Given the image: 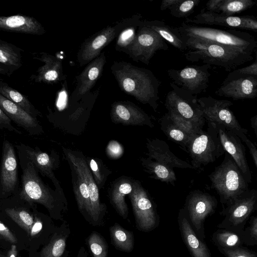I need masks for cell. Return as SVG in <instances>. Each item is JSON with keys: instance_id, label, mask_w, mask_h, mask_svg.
I'll use <instances>...</instances> for the list:
<instances>
[{"instance_id": "obj_4", "label": "cell", "mask_w": 257, "mask_h": 257, "mask_svg": "<svg viewBox=\"0 0 257 257\" xmlns=\"http://www.w3.org/2000/svg\"><path fill=\"white\" fill-rule=\"evenodd\" d=\"M224 154L221 163L208 176L210 188L218 194L223 209L249 190L248 184L235 162L227 153Z\"/></svg>"}, {"instance_id": "obj_49", "label": "cell", "mask_w": 257, "mask_h": 257, "mask_svg": "<svg viewBox=\"0 0 257 257\" xmlns=\"http://www.w3.org/2000/svg\"><path fill=\"white\" fill-rule=\"evenodd\" d=\"M0 236L12 243H18V239L14 233L0 220Z\"/></svg>"}, {"instance_id": "obj_46", "label": "cell", "mask_w": 257, "mask_h": 257, "mask_svg": "<svg viewBox=\"0 0 257 257\" xmlns=\"http://www.w3.org/2000/svg\"><path fill=\"white\" fill-rule=\"evenodd\" d=\"M0 129L7 130L18 135H22V132L12 124V120L0 108Z\"/></svg>"}, {"instance_id": "obj_57", "label": "cell", "mask_w": 257, "mask_h": 257, "mask_svg": "<svg viewBox=\"0 0 257 257\" xmlns=\"http://www.w3.org/2000/svg\"><path fill=\"white\" fill-rule=\"evenodd\" d=\"M0 257H8V256H5L4 255H3V254L1 253H0Z\"/></svg>"}, {"instance_id": "obj_53", "label": "cell", "mask_w": 257, "mask_h": 257, "mask_svg": "<svg viewBox=\"0 0 257 257\" xmlns=\"http://www.w3.org/2000/svg\"><path fill=\"white\" fill-rule=\"evenodd\" d=\"M180 0H163L161 4L160 10L165 11L169 10L173 6L178 3Z\"/></svg>"}, {"instance_id": "obj_25", "label": "cell", "mask_w": 257, "mask_h": 257, "mask_svg": "<svg viewBox=\"0 0 257 257\" xmlns=\"http://www.w3.org/2000/svg\"><path fill=\"white\" fill-rule=\"evenodd\" d=\"M0 30L38 36L45 33L44 28L35 18L22 14L0 16Z\"/></svg>"}, {"instance_id": "obj_32", "label": "cell", "mask_w": 257, "mask_h": 257, "mask_svg": "<svg viewBox=\"0 0 257 257\" xmlns=\"http://www.w3.org/2000/svg\"><path fill=\"white\" fill-rule=\"evenodd\" d=\"M140 161L145 171L150 175V178L175 186L177 178L173 168L148 157H142Z\"/></svg>"}, {"instance_id": "obj_8", "label": "cell", "mask_w": 257, "mask_h": 257, "mask_svg": "<svg viewBox=\"0 0 257 257\" xmlns=\"http://www.w3.org/2000/svg\"><path fill=\"white\" fill-rule=\"evenodd\" d=\"M205 121L222 125L234 133L240 139L246 136L247 130L241 127L230 109L233 103L228 100H218L211 96L197 98Z\"/></svg>"}, {"instance_id": "obj_12", "label": "cell", "mask_w": 257, "mask_h": 257, "mask_svg": "<svg viewBox=\"0 0 257 257\" xmlns=\"http://www.w3.org/2000/svg\"><path fill=\"white\" fill-rule=\"evenodd\" d=\"M36 204L24 198L19 191L5 199H0V216L19 225L29 237L35 221Z\"/></svg>"}, {"instance_id": "obj_48", "label": "cell", "mask_w": 257, "mask_h": 257, "mask_svg": "<svg viewBox=\"0 0 257 257\" xmlns=\"http://www.w3.org/2000/svg\"><path fill=\"white\" fill-rule=\"evenodd\" d=\"M230 73L236 75H248L257 77V63L256 60L250 65L246 67L236 69Z\"/></svg>"}, {"instance_id": "obj_42", "label": "cell", "mask_w": 257, "mask_h": 257, "mask_svg": "<svg viewBox=\"0 0 257 257\" xmlns=\"http://www.w3.org/2000/svg\"><path fill=\"white\" fill-rule=\"evenodd\" d=\"M66 247L65 238L57 237L46 246L42 250V257H60Z\"/></svg>"}, {"instance_id": "obj_51", "label": "cell", "mask_w": 257, "mask_h": 257, "mask_svg": "<svg viewBox=\"0 0 257 257\" xmlns=\"http://www.w3.org/2000/svg\"><path fill=\"white\" fill-rule=\"evenodd\" d=\"M135 29H128L125 32H123L119 39V43L125 44L130 42L132 36L135 37V33L134 32Z\"/></svg>"}, {"instance_id": "obj_10", "label": "cell", "mask_w": 257, "mask_h": 257, "mask_svg": "<svg viewBox=\"0 0 257 257\" xmlns=\"http://www.w3.org/2000/svg\"><path fill=\"white\" fill-rule=\"evenodd\" d=\"M133 206L137 227L143 231H150L159 223L155 204L141 183L134 179L132 192L128 195Z\"/></svg>"}, {"instance_id": "obj_43", "label": "cell", "mask_w": 257, "mask_h": 257, "mask_svg": "<svg viewBox=\"0 0 257 257\" xmlns=\"http://www.w3.org/2000/svg\"><path fill=\"white\" fill-rule=\"evenodd\" d=\"M249 225L242 233L243 244L253 246L257 244V217H250Z\"/></svg>"}, {"instance_id": "obj_29", "label": "cell", "mask_w": 257, "mask_h": 257, "mask_svg": "<svg viewBox=\"0 0 257 257\" xmlns=\"http://www.w3.org/2000/svg\"><path fill=\"white\" fill-rule=\"evenodd\" d=\"M67 162L71 170L73 191L78 209L90 217L91 207L87 184L73 164Z\"/></svg>"}, {"instance_id": "obj_15", "label": "cell", "mask_w": 257, "mask_h": 257, "mask_svg": "<svg viewBox=\"0 0 257 257\" xmlns=\"http://www.w3.org/2000/svg\"><path fill=\"white\" fill-rule=\"evenodd\" d=\"M18 163L14 145L5 139L0 165V199L13 196L20 190Z\"/></svg>"}, {"instance_id": "obj_52", "label": "cell", "mask_w": 257, "mask_h": 257, "mask_svg": "<svg viewBox=\"0 0 257 257\" xmlns=\"http://www.w3.org/2000/svg\"><path fill=\"white\" fill-rule=\"evenodd\" d=\"M66 94L65 92H61L59 95L57 101L56 106L58 110H63L66 104Z\"/></svg>"}, {"instance_id": "obj_2", "label": "cell", "mask_w": 257, "mask_h": 257, "mask_svg": "<svg viewBox=\"0 0 257 257\" xmlns=\"http://www.w3.org/2000/svg\"><path fill=\"white\" fill-rule=\"evenodd\" d=\"M181 37L189 50L184 54L185 57L190 62H202L205 64L221 67L230 72L253 58L251 54L229 47L183 36Z\"/></svg>"}, {"instance_id": "obj_28", "label": "cell", "mask_w": 257, "mask_h": 257, "mask_svg": "<svg viewBox=\"0 0 257 257\" xmlns=\"http://www.w3.org/2000/svg\"><path fill=\"white\" fill-rule=\"evenodd\" d=\"M121 29L116 27L107 28L88 41L80 51L79 57L80 64L83 65L95 57Z\"/></svg>"}, {"instance_id": "obj_39", "label": "cell", "mask_w": 257, "mask_h": 257, "mask_svg": "<svg viewBox=\"0 0 257 257\" xmlns=\"http://www.w3.org/2000/svg\"><path fill=\"white\" fill-rule=\"evenodd\" d=\"M167 114L178 127L192 137L202 130L197 124L184 118L172 110L168 109Z\"/></svg>"}, {"instance_id": "obj_14", "label": "cell", "mask_w": 257, "mask_h": 257, "mask_svg": "<svg viewBox=\"0 0 257 257\" xmlns=\"http://www.w3.org/2000/svg\"><path fill=\"white\" fill-rule=\"evenodd\" d=\"M62 149L66 161L73 164L87 184L91 207L90 218L94 222H98L104 215L106 206L100 202L99 188L87 165L85 156L79 151L64 147Z\"/></svg>"}, {"instance_id": "obj_16", "label": "cell", "mask_w": 257, "mask_h": 257, "mask_svg": "<svg viewBox=\"0 0 257 257\" xmlns=\"http://www.w3.org/2000/svg\"><path fill=\"white\" fill-rule=\"evenodd\" d=\"M132 48L133 58L148 65L158 50H168L169 46L155 31L142 22Z\"/></svg>"}, {"instance_id": "obj_17", "label": "cell", "mask_w": 257, "mask_h": 257, "mask_svg": "<svg viewBox=\"0 0 257 257\" xmlns=\"http://www.w3.org/2000/svg\"><path fill=\"white\" fill-rule=\"evenodd\" d=\"M184 22L193 25H217L257 31V19L253 16H227L207 11L205 8L193 18H186Z\"/></svg>"}, {"instance_id": "obj_44", "label": "cell", "mask_w": 257, "mask_h": 257, "mask_svg": "<svg viewBox=\"0 0 257 257\" xmlns=\"http://www.w3.org/2000/svg\"><path fill=\"white\" fill-rule=\"evenodd\" d=\"M217 248L226 257H257L255 252L248 250L242 246L231 248Z\"/></svg>"}, {"instance_id": "obj_40", "label": "cell", "mask_w": 257, "mask_h": 257, "mask_svg": "<svg viewBox=\"0 0 257 257\" xmlns=\"http://www.w3.org/2000/svg\"><path fill=\"white\" fill-rule=\"evenodd\" d=\"M200 3V0H180L169 9L170 14L177 18H187L194 12Z\"/></svg>"}, {"instance_id": "obj_21", "label": "cell", "mask_w": 257, "mask_h": 257, "mask_svg": "<svg viewBox=\"0 0 257 257\" xmlns=\"http://www.w3.org/2000/svg\"><path fill=\"white\" fill-rule=\"evenodd\" d=\"M111 120L124 125H146L153 128L154 123L151 117L141 108L132 103L117 102L112 106Z\"/></svg>"}, {"instance_id": "obj_55", "label": "cell", "mask_w": 257, "mask_h": 257, "mask_svg": "<svg viewBox=\"0 0 257 257\" xmlns=\"http://www.w3.org/2000/svg\"><path fill=\"white\" fill-rule=\"evenodd\" d=\"M17 254L16 245L13 244L12 246V249L10 250L8 256V257H16Z\"/></svg>"}, {"instance_id": "obj_41", "label": "cell", "mask_w": 257, "mask_h": 257, "mask_svg": "<svg viewBox=\"0 0 257 257\" xmlns=\"http://www.w3.org/2000/svg\"><path fill=\"white\" fill-rule=\"evenodd\" d=\"M88 242L93 257H107V244L103 237L96 232L91 234Z\"/></svg>"}, {"instance_id": "obj_50", "label": "cell", "mask_w": 257, "mask_h": 257, "mask_svg": "<svg viewBox=\"0 0 257 257\" xmlns=\"http://www.w3.org/2000/svg\"><path fill=\"white\" fill-rule=\"evenodd\" d=\"M241 140L244 142L249 149L250 154L252 158L255 167H257V150L256 146L247 138L246 136L243 137Z\"/></svg>"}, {"instance_id": "obj_5", "label": "cell", "mask_w": 257, "mask_h": 257, "mask_svg": "<svg viewBox=\"0 0 257 257\" xmlns=\"http://www.w3.org/2000/svg\"><path fill=\"white\" fill-rule=\"evenodd\" d=\"M131 71L118 75L123 89L143 104H149L155 111L158 108L159 87L161 82L153 73L143 68L133 67Z\"/></svg>"}, {"instance_id": "obj_19", "label": "cell", "mask_w": 257, "mask_h": 257, "mask_svg": "<svg viewBox=\"0 0 257 257\" xmlns=\"http://www.w3.org/2000/svg\"><path fill=\"white\" fill-rule=\"evenodd\" d=\"M215 93L234 100L253 99L257 96V77L236 75L229 72Z\"/></svg>"}, {"instance_id": "obj_34", "label": "cell", "mask_w": 257, "mask_h": 257, "mask_svg": "<svg viewBox=\"0 0 257 257\" xmlns=\"http://www.w3.org/2000/svg\"><path fill=\"white\" fill-rule=\"evenodd\" d=\"M160 128L168 139L178 144L187 152V148L193 137L178 127L170 119L167 113L161 118Z\"/></svg>"}, {"instance_id": "obj_9", "label": "cell", "mask_w": 257, "mask_h": 257, "mask_svg": "<svg viewBox=\"0 0 257 257\" xmlns=\"http://www.w3.org/2000/svg\"><path fill=\"white\" fill-rule=\"evenodd\" d=\"M217 204L214 196L200 190L191 191L186 198L183 208L193 230L202 240L205 238L204 222L208 216L214 214Z\"/></svg>"}, {"instance_id": "obj_26", "label": "cell", "mask_w": 257, "mask_h": 257, "mask_svg": "<svg viewBox=\"0 0 257 257\" xmlns=\"http://www.w3.org/2000/svg\"><path fill=\"white\" fill-rule=\"evenodd\" d=\"M134 179L121 176L112 182L108 190L110 202L124 219L127 217L128 208L125 196L132 191Z\"/></svg>"}, {"instance_id": "obj_24", "label": "cell", "mask_w": 257, "mask_h": 257, "mask_svg": "<svg viewBox=\"0 0 257 257\" xmlns=\"http://www.w3.org/2000/svg\"><path fill=\"white\" fill-rule=\"evenodd\" d=\"M146 154L148 158L172 168L194 169L188 162L181 159L173 153L169 145L162 140L147 139Z\"/></svg>"}, {"instance_id": "obj_23", "label": "cell", "mask_w": 257, "mask_h": 257, "mask_svg": "<svg viewBox=\"0 0 257 257\" xmlns=\"http://www.w3.org/2000/svg\"><path fill=\"white\" fill-rule=\"evenodd\" d=\"M177 220L183 242L192 256L211 257V252L206 244L197 236L193 230L184 208L180 209Z\"/></svg>"}, {"instance_id": "obj_31", "label": "cell", "mask_w": 257, "mask_h": 257, "mask_svg": "<svg viewBox=\"0 0 257 257\" xmlns=\"http://www.w3.org/2000/svg\"><path fill=\"white\" fill-rule=\"evenodd\" d=\"M143 23L155 31L166 42L181 51L188 48L176 27H172L162 20L145 21Z\"/></svg>"}, {"instance_id": "obj_56", "label": "cell", "mask_w": 257, "mask_h": 257, "mask_svg": "<svg viewBox=\"0 0 257 257\" xmlns=\"http://www.w3.org/2000/svg\"><path fill=\"white\" fill-rule=\"evenodd\" d=\"M0 75H6L8 77L11 76V75H10L8 71L1 65H0Z\"/></svg>"}, {"instance_id": "obj_54", "label": "cell", "mask_w": 257, "mask_h": 257, "mask_svg": "<svg viewBox=\"0 0 257 257\" xmlns=\"http://www.w3.org/2000/svg\"><path fill=\"white\" fill-rule=\"evenodd\" d=\"M251 125L254 130L255 136H257V115H255L250 118Z\"/></svg>"}, {"instance_id": "obj_36", "label": "cell", "mask_w": 257, "mask_h": 257, "mask_svg": "<svg viewBox=\"0 0 257 257\" xmlns=\"http://www.w3.org/2000/svg\"><path fill=\"white\" fill-rule=\"evenodd\" d=\"M112 242L119 250L130 252L134 248V238L132 232L122 228L115 223L109 228Z\"/></svg>"}, {"instance_id": "obj_47", "label": "cell", "mask_w": 257, "mask_h": 257, "mask_svg": "<svg viewBox=\"0 0 257 257\" xmlns=\"http://www.w3.org/2000/svg\"><path fill=\"white\" fill-rule=\"evenodd\" d=\"M101 66L98 64H93L91 67L88 70L86 76V80L82 83V84L86 82L84 84L82 88H86L87 89L89 87L90 84L94 82L98 77L101 70Z\"/></svg>"}, {"instance_id": "obj_18", "label": "cell", "mask_w": 257, "mask_h": 257, "mask_svg": "<svg viewBox=\"0 0 257 257\" xmlns=\"http://www.w3.org/2000/svg\"><path fill=\"white\" fill-rule=\"evenodd\" d=\"M17 145L32 161L38 172L43 177H47L51 180L56 190L62 194H64L60 182L54 172L60 166L58 153L54 150H52L50 153L48 154L41 151L37 146L33 148L23 143Z\"/></svg>"}, {"instance_id": "obj_37", "label": "cell", "mask_w": 257, "mask_h": 257, "mask_svg": "<svg viewBox=\"0 0 257 257\" xmlns=\"http://www.w3.org/2000/svg\"><path fill=\"white\" fill-rule=\"evenodd\" d=\"M256 2L252 0H219L214 13L227 16H233L255 5Z\"/></svg>"}, {"instance_id": "obj_35", "label": "cell", "mask_w": 257, "mask_h": 257, "mask_svg": "<svg viewBox=\"0 0 257 257\" xmlns=\"http://www.w3.org/2000/svg\"><path fill=\"white\" fill-rule=\"evenodd\" d=\"M211 239L217 248H231L243 244L242 234L224 229L218 228L212 234Z\"/></svg>"}, {"instance_id": "obj_11", "label": "cell", "mask_w": 257, "mask_h": 257, "mask_svg": "<svg viewBox=\"0 0 257 257\" xmlns=\"http://www.w3.org/2000/svg\"><path fill=\"white\" fill-rule=\"evenodd\" d=\"M170 84L172 89L166 95L165 106L167 109L175 111L202 128L205 119L197 98L174 83L170 82Z\"/></svg>"}, {"instance_id": "obj_45", "label": "cell", "mask_w": 257, "mask_h": 257, "mask_svg": "<svg viewBox=\"0 0 257 257\" xmlns=\"http://www.w3.org/2000/svg\"><path fill=\"white\" fill-rule=\"evenodd\" d=\"M123 148L119 142L112 140L110 141L106 148V154L111 159H118L123 154Z\"/></svg>"}, {"instance_id": "obj_30", "label": "cell", "mask_w": 257, "mask_h": 257, "mask_svg": "<svg viewBox=\"0 0 257 257\" xmlns=\"http://www.w3.org/2000/svg\"><path fill=\"white\" fill-rule=\"evenodd\" d=\"M23 52L21 48L0 39V65L11 76L22 67Z\"/></svg>"}, {"instance_id": "obj_33", "label": "cell", "mask_w": 257, "mask_h": 257, "mask_svg": "<svg viewBox=\"0 0 257 257\" xmlns=\"http://www.w3.org/2000/svg\"><path fill=\"white\" fill-rule=\"evenodd\" d=\"M0 94L20 106L34 118L42 116L41 112L34 106L27 96L1 80Z\"/></svg>"}, {"instance_id": "obj_7", "label": "cell", "mask_w": 257, "mask_h": 257, "mask_svg": "<svg viewBox=\"0 0 257 257\" xmlns=\"http://www.w3.org/2000/svg\"><path fill=\"white\" fill-rule=\"evenodd\" d=\"M256 207L257 191L249 189L220 212L224 218L217 227L242 234Z\"/></svg>"}, {"instance_id": "obj_3", "label": "cell", "mask_w": 257, "mask_h": 257, "mask_svg": "<svg viewBox=\"0 0 257 257\" xmlns=\"http://www.w3.org/2000/svg\"><path fill=\"white\" fill-rule=\"evenodd\" d=\"M176 28L181 36L229 47L251 54L256 50L257 41L247 32L198 26L184 22Z\"/></svg>"}, {"instance_id": "obj_6", "label": "cell", "mask_w": 257, "mask_h": 257, "mask_svg": "<svg viewBox=\"0 0 257 257\" xmlns=\"http://www.w3.org/2000/svg\"><path fill=\"white\" fill-rule=\"evenodd\" d=\"M187 152L191 159V165L195 169L213 163L224 154L215 124L207 122L206 130H202L192 138Z\"/></svg>"}, {"instance_id": "obj_20", "label": "cell", "mask_w": 257, "mask_h": 257, "mask_svg": "<svg viewBox=\"0 0 257 257\" xmlns=\"http://www.w3.org/2000/svg\"><path fill=\"white\" fill-rule=\"evenodd\" d=\"M220 143L225 152L232 158L248 184L251 182V174L248 165L246 149L240 139L222 125L215 124Z\"/></svg>"}, {"instance_id": "obj_22", "label": "cell", "mask_w": 257, "mask_h": 257, "mask_svg": "<svg viewBox=\"0 0 257 257\" xmlns=\"http://www.w3.org/2000/svg\"><path fill=\"white\" fill-rule=\"evenodd\" d=\"M0 108L9 118L26 131L30 136L44 133L38 119L34 118L20 106L0 94Z\"/></svg>"}, {"instance_id": "obj_1", "label": "cell", "mask_w": 257, "mask_h": 257, "mask_svg": "<svg viewBox=\"0 0 257 257\" xmlns=\"http://www.w3.org/2000/svg\"><path fill=\"white\" fill-rule=\"evenodd\" d=\"M15 147L22 171L20 194L27 200L43 205L53 218L58 216L67 205L64 194L53 189L46 184L25 153L17 145Z\"/></svg>"}, {"instance_id": "obj_38", "label": "cell", "mask_w": 257, "mask_h": 257, "mask_svg": "<svg viewBox=\"0 0 257 257\" xmlns=\"http://www.w3.org/2000/svg\"><path fill=\"white\" fill-rule=\"evenodd\" d=\"M85 159L98 188H103L108 177L112 173L111 171L99 158L85 157Z\"/></svg>"}, {"instance_id": "obj_13", "label": "cell", "mask_w": 257, "mask_h": 257, "mask_svg": "<svg viewBox=\"0 0 257 257\" xmlns=\"http://www.w3.org/2000/svg\"><path fill=\"white\" fill-rule=\"evenodd\" d=\"M211 66L191 65L179 69H170L167 71L173 83L193 95L206 92L209 82Z\"/></svg>"}, {"instance_id": "obj_27", "label": "cell", "mask_w": 257, "mask_h": 257, "mask_svg": "<svg viewBox=\"0 0 257 257\" xmlns=\"http://www.w3.org/2000/svg\"><path fill=\"white\" fill-rule=\"evenodd\" d=\"M39 56H33L34 59L44 63L39 67L37 74H33L30 79L37 83H52L59 80L60 74V63L55 57L45 52L39 53Z\"/></svg>"}]
</instances>
